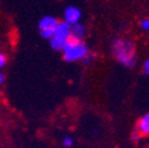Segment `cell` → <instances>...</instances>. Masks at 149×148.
<instances>
[{"label": "cell", "mask_w": 149, "mask_h": 148, "mask_svg": "<svg viewBox=\"0 0 149 148\" xmlns=\"http://www.w3.org/2000/svg\"><path fill=\"white\" fill-rule=\"evenodd\" d=\"M6 62H7L6 56H5L3 52H0V69H3V68L6 65Z\"/></svg>", "instance_id": "obj_10"}, {"label": "cell", "mask_w": 149, "mask_h": 148, "mask_svg": "<svg viewBox=\"0 0 149 148\" xmlns=\"http://www.w3.org/2000/svg\"><path fill=\"white\" fill-rule=\"evenodd\" d=\"M71 38V25L66 22L59 23L57 30L54 31L52 38L50 39V46L54 51H62L68 40Z\"/></svg>", "instance_id": "obj_3"}, {"label": "cell", "mask_w": 149, "mask_h": 148, "mask_svg": "<svg viewBox=\"0 0 149 148\" xmlns=\"http://www.w3.org/2000/svg\"><path fill=\"white\" fill-rule=\"evenodd\" d=\"M82 18V12L76 6H68L64 11V22L70 25L78 24Z\"/></svg>", "instance_id": "obj_5"}, {"label": "cell", "mask_w": 149, "mask_h": 148, "mask_svg": "<svg viewBox=\"0 0 149 148\" xmlns=\"http://www.w3.org/2000/svg\"><path fill=\"white\" fill-rule=\"evenodd\" d=\"M4 82H5V76H4V73L0 71V85L4 84Z\"/></svg>", "instance_id": "obj_13"}, {"label": "cell", "mask_w": 149, "mask_h": 148, "mask_svg": "<svg viewBox=\"0 0 149 148\" xmlns=\"http://www.w3.org/2000/svg\"><path fill=\"white\" fill-rule=\"evenodd\" d=\"M143 72L146 76H149V58L144 61V64H143Z\"/></svg>", "instance_id": "obj_12"}, {"label": "cell", "mask_w": 149, "mask_h": 148, "mask_svg": "<svg viewBox=\"0 0 149 148\" xmlns=\"http://www.w3.org/2000/svg\"><path fill=\"white\" fill-rule=\"evenodd\" d=\"M63 52V58L66 62H76V61H83L84 57L88 54V46L83 40L71 38L68 40L65 46L62 50Z\"/></svg>", "instance_id": "obj_2"}, {"label": "cell", "mask_w": 149, "mask_h": 148, "mask_svg": "<svg viewBox=\"0 0 149 148\" xmlns=\"http://www.w3.org/2000/svg\"><path fill=\"white\" fill-rule=\"evenodd\" d=\"M85 33H86V30H85V26L83 24L78 23V24L71 25V37H72V38L83 40Z\"/></svg>", "instance_id": "obj_6"}, {"label": "cell", "mask_w": 149, "mask_h": 148, "mask_svg": "<svg viewBox=\"0 0 149 148\" xmlns=\"http://www.w3.org/2000/svg\"><path fill=\"white\" fill-rule=\"evenodd\" d=\"M72 145H73V140L70 136H65L63 140V146L64 147H71Z\"/></svg>", "instance_id": "obj_9"}, {"label": "cell", "mask_w": 149, "mask_h": 148, "mask_svg": "<svg viewBox=\"0 0 149 148\" xmlns=\"http://www.w3.org/2000/svg\"><path fill=\"white\" fill-rule=\"evenodd\" d=\"M111 53L114 58L122 65L133 69L136 65V47L133 42L123 38H116L111 43Z\"/></svg>", "instance_id": "obj_1"}, {"label": "cell", "mask_w": 149, "mask_h": 148, "mask_svg": "<svg viewBox=\"0 0 149 148\" xmlns=\"http://www.w3.org/2000/svg\"><path fill=\"white\" fill-rule=\"evenodd\" d=\"M137 129L141 135H144V136L149 135V113L144 114L140 119V121L137 123Z\"/></svg>", "instance_id": "obj_7"}, {"label": "cell", "mask_w": 149, "mask_h": 148, "mask_svg": "<svg viewBox=\"0 0 149 148\" xmlns=\"http://www.w3.org/2000/svg\"><path fill=\"white\" fill-rule=\"evenodd\" d=\"M94 57H95V54H94V53L88 52V54H86V56L84 57V59H83L84 64H90V63L92 62V59H94Z\"/></svg>", "instance_id": "obj_8"}, {"label": "cell", "mask_w": 149, "mask_h": 148, "mask_svg": "<svg viewBox=\"0 0 149 148\" xmlns=\"http://www.w3.org/2000/svg\"><path fill=\"white\" fill-rule=\"evenodd\" d=\"M141 27L144 31H149V19H148V18H146V19H143L141 22Z\"/></svg>", "instance_id": "obj_11"}, {"label": "cell", "mask_w": 149, "mask_h": 148, "mask_svg": "<svg viewBox=\"0 0 149 148\" xmlns=\"http://www.w3.org/2000/svg\"><path fill=\"white\" fill-rule=\"evenodd\" d=\"M58 25H59V23L54 17L46 15V17H43L39 20L38 30H39V33H40V36L43 37V38L50 40L52 38L54 31L57 30Z\"/></svg>", "instance_id": "obj_4"}]
</instances>
